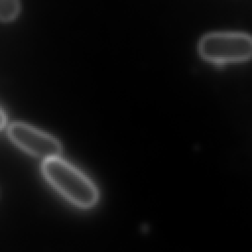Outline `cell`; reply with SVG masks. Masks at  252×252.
<instances>
[{"label":"cell","instance_id":"cell-1","mask_svg":"<svg viewBox=\"0 0 252 252\" xmlns=\"http://www.w3.org/2000/svg\"><path fill=\"white\" fill-rule=\"evenodd\" d=\"M41 171L49 184L75 206L88 209L97 202L94 184L65 159L59 157L44 159Z\"/></svg>","mask_w":252,"mask_h":252},{"label":"cell","instance_id":"cell-2","mask_svg":"<svg viewBox=\"0 0 252 252\" xmlns=\"http://www.w3.org/2000/svg\"><path fill=\"white\" fill-rule=\"evenodd\" d=\"M199 51L203 58L215 63L244 61L252 56V37L234 32L207 34L200 41Z\"/></svg>","mask_w":252,"mask_h":252},{"label":"cell","instance_id":"cell-3","mask_svg":"<svg viewBox=\"0 0 252 252\" xmlns=\"http://www.w3.org/2000/svg\"><path fill=\"white\" fill-rule=\"evenodd\" d=\"M9 139L24 152L43 159L59 157L60 142L53 136L24 122H13L8 126Z\"/></svg>","mask_w":252,"mask_h":252},{"label":"cell","instance_id":"cell-4","mask_svg":"<svg viewBox=\"0 0 252 252\" xmlns=\"http://www.w3.org/2000/svg\"><path fill=\"white\" fill-rule=\"evenodd\" d=\"M20 12L19 0H0V21L11 22Z\"/></svg>","mask_w":252,"mask_h":252},{"label":"cell","instance_id":"cell-5","mask_svg":"<svg viewBox=\"0 0 252 252\" xmlns=\"http://www.w3.org/2000/svg\"><path fill=\"white\" fill-rule=\"evenodd\" d=\"M5 125H6V115L4 111L0 108V130L3 129Z\"/></svg>","mask_w":252,"mask_h":252}]
</instances>
